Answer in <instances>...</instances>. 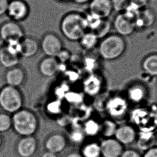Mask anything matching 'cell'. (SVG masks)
<instances>
[{
    "mask_svg": "<svg viewBox=\"0 0 157 157\" xmlns=\"http://www.w3.org/2000/svg\"><path fill=\"white\" fill-rule=\"evenodd\" d=\"M108 112L112 117H117L124 114L127 109L125 100L120 97H115L111 99L107 105Z\"/></svg>",
    "mask_w": 157,
    "mask_h": 157,
    "instance_id": "17",
    "label": "cell"
},
{
    "mask_svg": "<svg viewBox=\"0 0 157 157\" xmlns=\"http://www.w3.org/2000/svg\"><path fill=\"white\" fill-rule=\"evenodd\" d=\"M72 1H74L75 2H76L77 3H78V4H83V3H85L87 1H91V0H72Z\"/></svg>",
    "mask_w": 157,
    "mask_h": 157,
    "instance_id": "38",
    "label": "cell"
},
{
    "mask_svg": "<svg viewBox=\"0 0 157 157\" xmlns=\"http://www.w3.org/2000/svg\"><path fill=\"white\" fill-rule=\"evenodd\" d=\"M86 17L78 13H68L62 19L60 29L63 36L72 41H79L87 32Z\"/></svg>",
    "mask_w": 157,
    "mask_h": 157,
    "instance_id": "1",
    "label": "cell"
},
{
    "mask_svg": "<svg viewBox=\"0 0 157 157\" xmlns=\"http://www.w3.org/2000/svg\"><path fill=\"white\" fill-rule=\"evenodd\" d=\"M120 157H141L137 151L133 150H123V152Z\"/></svg>",
    "mask_w": 157,
    "mask_h": 157,
    "instance_id": "31",
    "label": "cell"
},
{
    "mask_svg": "<svg viewBox=\"0 0 157 157\" xmlns=\"http://www.w3.org/2000/svg\"><path fill=\"white\" fill-rule=\"evenodd\" d=\"M41 157H58L57 154L52 153L49 151H46L43 154Z\"/></svg>",
    "mask_w": 157,
    "mask_h": 157,
    "instance_id": "35",
    "label": "cell"
},
{
    "mask_svg": "<svg viewBox=\"0 0 157 157\" xmlns=\"http://www.w3.org/2000/svg\"><path fill=\"white\" fill-rule=\"evenodd\" d=\"M113 11L111 0H91L89 4L90 15L101 19H106Z\"/></svg>",
    "mask_w": 157,
    "mask_h": 157,
    "instance_id": "10",
    "label": "cell"
},
{
    "mask_svg": "<svg viewBox=\"0 0 157 157\" xmlns=\"http://www.w3.org/2000/svg\"><path fill=\"white\" fill-rule=\"evenodd\" d=\"M25 79V74L23 69L18 67L9 69L5 76L7 85L18 87L22 85Z\"/></svg>",
    "mask_w": 157,
    "mask_h": 157,
    "instance_id": "15",
    "label": "cell"
},
{
    "mask_svg": "<svg viewBox=\"0 0 157 157\" xmlns=\"http://www.w3.org/2000/svg\"><path fill=\"white\" fill-rule=\"evenodd\" d=\"M29 13V6L23 0H12L9 2L6 13L13 21H24L28 17Z\"/></svg>",
    "mask_w": 157,
    "mask_h": 157,
    "instance_id": "9",
    "label": "cell"
},
{
    "mask_svg": "<svg viewBox=\"0 0 157 157\" xmlns=\"http://www.w3.org/2000/svg\"><path fill=\"white\" fill-rule=\"evenodd\" d=\"M8 4V0H0V16L6 13Z\"/></svg>",
    "mask_w": 157,
    "mask_h": 157,
    "instance_id": "33",
    "label": "cell"
},
{
    "mask_svg": "<svg viewBox=\"0 0 157 157\" xmlns=\"http://www.w3.org/2000/svg\"><path fill=\"white\" fill-rule=\"evenodd\" d=\"M85 136V134L83 132L81 131H77V132H73L72 134H71V140L75 142V143H78L81 142L82 140L84 139V136Z\"/></svg>",
    "mask_w": 157,
    "mask_h": 157,
    "instance_id": "30",
    "label": "cell"
},
{
    "mask_svg": "<svg viewBox=\"0 0 157 157\" xmlns=\"http://www.w3.org/2000/svg\"><path fill=\"white\" fill-rule=\"evenodd\" d=\"M67 142L66 137L62 134H54L47 138L45 143L47 151L55 154L61 153L66 149Z\"/></svg>",
    "mask_w": 157,
    "mask_h": 157,
    "instance_id": "12",
    "label": "cell"
},
{
    "mask_svg": "<svg viewBox=\"0 0 157 157\" xmlns=\"http://www.w3.org/2000/svg\"><path fill=\"white\" fill-rule=\"evenodd\" d=\"M102 157H120L123 152V145L115 138H105L100 143Z\"/></svg>",
    "mask_w": 157,
    "mask_h": 157,
    "instance_id": "11",
    "label": "cell"
},
{
    "mask_svg": "<svg viewBox=\"0 0 157 157\" xmlns=\"http://www.w3.org/2000/svg\"><path fill=\"white\" fill-rule=\"evenodd\" d=\"M83 130L85 135L94 137L100 132V124L94 120H89L85 123Z\"/></svg>",
    "mask_w": 157,
    "mask_h": 157,
    "instance_id": "24",
    "label": "cell"
},
{
    "mask_svg": "<svg viewBox=\"0 0 157 157\" xmlns=\"http://www.w3.org/2000/svg\"><path fill=\"white\" fill-rule=\"evenodd\" d=\"M110 28L111 25L109 21L106 19H100L98 23L91 29V32L95 34L99 39H103L107 36Z\"/></svg>",
    "mask_w": 157,
    "mask_h": 157,
    "instance_id": "19",
    "label": "cell"
},
{
    "mask_svg": "<svg viewBox=\"0 0 157 157\" xmlns=\"http://www.w3.org/2000/svg\"><path fill=\"white\" fill-rule=\"evenodd\" d=\"M81 153L83 157H101L100 144L89 143L82 147Z\"/></svg>",
    "mask_w": 157,
    "mask_h": 157,
    "instance_id": "20",
    "label": "cell"
},
{
    "mask_svg": "<svg viewBox=\"0 0 157 157\" xmlns=\"http://www.w3.org/2000/svg\"><path fill=\"white\" fill-rule=\"evenodd\" d=\"M19 55L9 51L6 46L0 48V64L4 68L10 69L17 66Z\"/></svg>",
    "mask_w": 157,
    "mask_h": 157,
    "instance_id": "18",
    "label": "cell"
},
{
    "mask_svg": "<svg viewBox=\"0 0 157 157\" xmlns=\"http://www.w3.org/2000/svg\"><path fill=\"white\" fill-rule=\"evenodd\" d=\"M70 57V54L69 52L64 50H62L60 53L57 55L56 58L57 59L58 61H60L61 62H66L69 59Z\"/></svg>",
    "mask_w": 157,
    "mask_h": 157,
    "instance_id": "32",
    "label": "cell"
},
{
    "mask_svg": "<svg viewBox=\"0 0 157 157\" xmlns=\"http://www.w3.org/2000/svg\"><path fill=\"white\" fill-rule=\"evenodd\" d=\"M40 46L45 55L50 57H56L63 50V44L61 39L53 33H48L44 36Z\"/></svg>",
    "mask_w": 157,
    "mask_h": 157,
    "instance_id": "8",
    "label": "cell"
},
{
    "mask_svg": "<svg viewBox=\"0 0 157 157\" xmlns=\"http://www.w3.org/2000/svg\"><path fill=\"white\" fill-rule=\"evenodd\" d=\"M136 137V132L132 126L122 125L117 127L114 138L122 145H128L134 142Z\"/></svg>",
    "mask_w": 157,
    "mask_h": 157,
    "instance_id": "13",
    "label": "cell"
},
{
    "mask_svg": "<svg viewBox=\"0 0 157 157\" xmlns=\"http://www.w3.org/2000/svg\"><path fill=\"white\" fill-rule=\"evenodd\" d=\"M125 49V43L119 34H111L103 38L99 47V53L103 59L112 61L122 55Z\"/></svg>",
    "mask_w": 157,
    "mask_h": 157,
    "instance_id": "3",
    "label": "cell"
},
{
    "mask_svg": "<svg viewBox=\"0 0 157 157\" xmlns=\"http://www.w3.org/2000/svg\"><path fill=\"white\" fill-rule=\"evenodd\" d=\"M23 97L18 87L6 85L0 91V107L5 113L14 114L22 109Z\"/></svg>",
    "mask_w": 157,
    "mask_h": 157,
    "instance_id": "4",
    "label": "cell"
},
{
    "mask_svg": "<svg viewBox=\"0 0 157 157\" xmlns=\"http://www.w3.org/2000/svg\"><path fill=\"white\" fill-rule=\"evenodd\" d=\"M129 4L140 10L145 8L148 4L149 0H129Z\"/></svg>",
    "mask_w": 157,
    "mask_h": 157,
    "instance_id": "29",
    "label": "cell"
},
{
    "mask_svg": "<svg viewBox=\"0 0 157 157\" xmlns=\"http://www.w3.org/2000/svg\"><path fill=\"white\" fill-rule=\"evenodd\" d=\"M38 127V118L31 110L22 108L13 114L12 129L20 137L34 136Z\"/></svg>",
    "mask_w": 157,
    "mask_h": 157,
    "instance_id": "2",
    "label": "cell"
},
{
    "mask_svg": "<svg viewBox=\"0 0 157 157\" xmlns=\"http://www.w3.org/2000/svg\"><path fill=\"white\" fill-rule=\"evenodd\" d=\"M59 69V63L55 57L47 56L41 60L39 66L41 74L46 77H51L56 74Z\"/></svg>",
    "mask_w": 157,
    "mask_h": 157,
    "instance_id": "14",
    "label": "cell"
},
{
    "mask_svg": "<svg viewBox=\"0 0 157 157\" xmlns=\"http://www.w3.org/2000/svg\"><path fill=\"white\" fill-rule=\"evenodd\" d=\"M66 157H83L81 153L76 152H73L71 153H69L67 155Z\"/></svg>",
    "mask_w": 157,
    "mask_h": 157,
    "instance_id": "36",
    "label": "cell"
},
{
    "mask_svg": "<svg viewBox=\"0 0 157 157\" xmlns=\"http://www.w3.org/2000/svg\"><path fill=\"white\" fill-rule=\"evenodd\" d=\"M143 67L149 74L157 76V55H152L147 58Z\"/></svg>",
    "mask_w": 157,
    "mask_h": 157,
    "instance_id": "25",
    "label": "cell"
},
{
    "mask_svg": "<svg viewBox=\"0 0 157 157\" xmlns=\"http://www.w3.org/2000/svg\"><path fill=\"white\" fill-rule=\"evenodd\" d=\"M135 17L127 12L119 13L115 18L113 25L121 36H128L132 33L135 27Z\"/></svg>",
    "mask_w": 157,
    "mask_h": 157,
    "instance_id": "6",
    "label": "cell"
},
{
    "mask_svg": "<svg viewBox=\"0 0 157 157\" xmlns=\"http://www.w3.org/2000/svg\"><path fill=\"white\" fill-rule=\"evenodd\" d=\"M99 39L92 32H86L79 40L81 46L84 49L91 50L97 45Z\"/></svg>",
    "mask_w": 157,
    "mask_h": 157,
    "instance_id": "22",
    "label": "cell"
},
{
    "mask_svg": "<svg viewBox=\"0 0 157 157\" xmlns=\"http://www.w3.org/2000/svg\"><path fill=\"white\" fill-rule=\"evenodd\" d=\"M113 10L123 13L129 5V0H111Z\"/></svg>",
    "mask_w": 157,
    "mask_h": 157,
    "instance_id": "28",
    "label": "cell"
},
{
    "mask_svg": "<svg viewBox=\"0 0 157 157\" xmlns=\"http://www.w3.org/2000/svg\"><path fill=\"white\" fill-rule=\"evenodd\" d=\"M23 29L15 21H6L0 27V38L5 43L21 41L24 38Z\"/></svg>",
    "mask_w": 157,
    "mask_h": 157,
    "instance_id": "5",
    "label": "cell"
},
{
    "mask_svg": "<svg viewBox=\"0 0 157 157\" xmlns=\"http://www.w3.org/2000/svg\"><path fill=\"white\" fill-rule=\"evenodd\" d=\"M4 145V140L2 137V135L0 134V151Z\"/></svg>",
    "mask_w": 157,
    "mask_h": 157,
    "instance_id": "37",
    "label": "cell"
},
{
    "mask_svg": "<svg viewBox=\"0 0 157 157\" xmlns=\"http://www.w3.org/2000/svg\"><path fill=\"white\" fill-rule=\"evenodd\" d=\"M130 99L134 102H138L142 100L144 96V92L143 88L139 86H134L131 87L128 91Z\"/></svg>",
    "mask_w": 157,
    "mask_h": 157,
    "instance_id": "27",
    "label": "cell"
},
{
    "mask_svg": "<svg viewBox=\"0 0 157 157\" xmlns=\"http://www.w3.org/2000/svg\"><path fill=\"white\" fill-rule=\"evenodd\" d=\"M39 49L38 43L30 37L24 38L20 42V55L30 58L36 55Z\"/></svg>",
    "mask_w": 157,
    "mask_h": 157,
    "instance_id": "16",
    "label": "cell"
},
{
    "mask_svg": "<svg viewBox=\"0 0 157 157\" xmlns=\"http://www.w3.org/2000/svg\"><path fill=\"white\" fill-rule=\"evenodd\" d=\"M12 129V117L8 113H0V134H4Z\"/></svg>",
    "mask_w": 157,
    "mask_h": 157,
    "instance_id": "26",
    "label": "cell"
},
{
    "mask_svg": "<svg viewBox=\"0 0 157 157\" xmlns=\"http://www.w3.org/2000/svg\"><path fill=\"white\" fill-rule=\"evenodd\" d=\"M144 157H157V147H153L145 153Z\"/></svg>",
    "mask_w": 157,
    "mask_h": 157,
    "instance_id": "34",
    "label": "cell"
},
{
    "mask_svg": "<svg viewBox=\"0 0 157 157\" xmlns=\"http://www.w3.org/2000/svg\"><path fill=\"white\" fill-rule=\"evenodd\" d=\"M15 149L19 157H33L38 149V142L34 136L21 137L15 144Z\"/></svg>",
    "mask_w": 157,
    "mask_h": 157,
    "instance_id": "7",
    "label": "cell"
},
{
    "mask_svg": "<svg viewBox=\"0 0 157 157\" xmlns=\"http://www.w3.org/2000/svg\"><path fill=\"white\" fill-rule=\"evenodd\" d=\"M117 127L114 121L106 120L100 124V133L105 138H114Z\"/></svg>",
    "mask_w": 157,
    "mask_h": 157,
    "instance_id": "21",
    "label": "cell"
},
{
    "mask_svg": "<svg viewBox=\"0 0 157 157\" xmlns=\"http://www.w3.org/2000/svg\"><path fill=\"white\" fill-rule=\"evenodd\" d=\"M100 80L96 76L90 77L84 84L85 91L90 94H97L100 90Z\"/></svg>",
    "mask_w": 157,
    "mask_h": 157,
    "instance_id": "23",
    "label": "cell"
}]
</instances>
